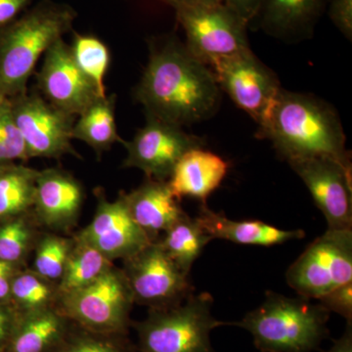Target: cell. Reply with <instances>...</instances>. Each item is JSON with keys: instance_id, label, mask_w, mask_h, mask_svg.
I'll use <instances>...</instances> for the list:
<instances>
[{"instance_id": "cell-1", "label": "cell", "mask_w": 352, "mask_h": 352, "mask_svg": "<svg viewBox=\"0 0 352 352\" xmlns=\"http://www.w3.org/2000/svg\"><path fill=\"white\" fill-rule=\"evenodd\" d=\"M149 52L133 94L146 115L180 127L214 115L221 89L210 67L173 34L150 39Z\"/></svg>"}, {"instance_id": "cell-2", "label": "cell", "mask_w": 352, "mask_h": 352, "mask_svg": "<svg viewBox=\"0 0 352 352\" xmlns=\"http://www.w3.org/2000/svg\"><path fill=\"white\" fill-rule=\"evenodd\" d=\"M258 126L261 138L270 139L288 164L329 157L351 166L339 116L316 97L281 89Z\"/></svg>"}, {"instance_id": "cell-3", "label": "cell", "mask_w": 352, "mask_h": 352, "mask_svg": "<svg viewBox=\"0 0 352 352\" xmlns=\"http://www.w3.org/2000/svg\"><path fill=\"white\" fill-rule=\"evenodd\" d=\"M76 17L69 4L41 0L0 28V96L13 98L28 91L39 59L73 30Z\"/></svg>"}, {"instance_id": "cell-4", "label": "cell", "mask_w": 352, "mask_h": 352, "mask_svg": "<svg viewBox=\"0 0 352 352\" xmlns=\"http://www.w3.org/2000/svg\"><path fill=\"white\" fill-rule=\"evenodd\" d=\"M330 314L320 302L268 291L261 307L229 325L251 333L261 352H312L329 337Z\"/></svg>"}, {"instance_id": "cell-5", "label": "cell", "mask_w": 352, "mask_h": 352, "mask_svg": "<svg viewBox=\"0 0 352 352\" xmlns=\"http://www.w3.org/2000/svg\"><path fill=\"white\" fill-rule=\"evenodd\" d=\"M214 298L208 293L191 295L175 307L149 309L144 320L133 322L136 352H215L210 333L229 322L212 314Z\"/></svg>"}, {"instance_id": "cell-6", "label": "cell", "mask_w": 352, "mask_h": 352, "mask_svg": "<svg viewBox=\"0 0 352 352\" xmlns=\"http://www.w3.org/2000/svg\"><path fill=\"white\" fill-rule=\"evenodd\" d=\"M133 296L122 268L113 266L88 285L61 296L57 307L74 323L102 333H129Z\"/></svg>"}, {"instance_id": "cell-7", "label": "cell", "mask_w": 352, "mask_h": 352, "mask_svg": "<svg viewBox=\"0 0 352 352\" xmlns=\"http://www.w3.org/2000/svg\"><path fill=\"white\" fill-rule=\"evenodd\" d=\"M298 296L319 300L352 282V230L328 229L311 243L286 273Z\"/></svg>"}, {"instance_id": "cell-8", "label": "cell", "mask_w": 352, "mask_h": 352, "mask_svg": "<svg viewBox=\"0 0 352 352\" xmlns=\"http://www.w3.org/2000/svg\"><path fill=\"white\" fill-rule=\"evenodd\" d=\"M122 270L134 303L149 309L175 307L193 295L189 274L176 265L159 241L124 259Z\"/></svg>"}, {"instance_id": "cell-9", "label": "cell", "mask_w": 352, "mask_h": 352, "mask_svg": "<svg viewBox=\"0 0 352 352\" xmlns=\"http://www.w3.org/2000/svg\"><path fill=\"white\" fill-rule=\"evenodd\" d=\"M175 13L186 34L187 50L208 67L221 58L251 50L247 23L223 2L184 7Z\"/></svg>"}, {"instance_id": "cell-10", "label": "cell", "mask_w": 352, "mask_h": 352, "mask_svg": "<svg viewBox=\"0 0 352 352\" xmlns=\"http://www.w3.org/2000/svg\"><path fill=\"white\" fill-rule=\"evenodd\" d=\"M10 99L14 119L27 146L29 156L60 159L71 155L80 159L72 144L76 117L59 110L45 100L38 90Z\"/></svg>"}, {"instance_id": "cell-11", "label": "cell", "mask_w": 352, "mask_h": 352, "mask_svg": "<svg viewBox=\"0 0 352 352\" xmlns=\"http://www.w3.org/2000/svg\"><path fill=\"white\" fill-rule=\"evenodd\" d=\"M122 145L126 150L122 168H138L150 179L168 182L183 155L203 147L204 142L182 127L146 115L145 126Z\"/></svg>"}, {"instance_id": "cell-12", "label": "cell", "mask_w": 352, "mask_h": 352, "mask_svg": "<svg viewBox=\"0 0 352 352\" xmlns=\"http://www.w3.org/2000/svg\"><path fill=\"white\" fill-rule=\"evenodd\" d=\"M210 68L214 72L220 89L261 124L282 89L272 72L259 61L251 50L221 58Z\"/></svg>"}, {"instance_id": "cell-13", "label": "cell", "mask_w": 352, "mask_h": 352, "mask_svg": "<svg viewBox=\"0 0 352 352\" xmlns=\"http://www.w3.org/2000/svg\"><path fill=\"white\" fill-rule=\"evenodd\" d=\"M36 88L51 105L74 117L105 97L78 68L69 44L63 38L58 39L43 55V65L36 74Z\"/></svg>"}, {"instance_id": "cell-14", "label": "cell", "mask_w": 352, "mask_h": 352, "mask_svg": "<svg viewBox=\"0 0 352 352\" xmlns=\"http://www.w3.org/2000/svg\"><path fill=\"white\" fill-rule=\"evenodd\" d=\"M307 185L328 229L352 230L351 166L329 157L289 163Z\"/></svg>"}, {"instance_id": "cell-15", "label": "cell", "mask_w": 352, "mask_h": 352, "mask_svg": "<svg viewBox=\"0 0 352 352\" xmlns=\"http://www.w3.org/2000/svg\"><path fill=\"white\" fill-rule=\"evenodd\" d=\"M96 210L91 222L76 234L110 261L126 259L152 243L127 210L122 193L108 200L102 188L94 190Z\"/></svg>"}, {"instance_id": "cell-16", "label": "cell", "mask_w": 352, "mask_h": 352, "mask_svg": "<svg viewBox=\"0 0 352 352\" xmlns=\"http://www.w3.org/2000/svg\"><path fill=\"white\" fill-rule=\"evenodd\" d=\"M85 201L82 182L60 168L38 170L34 212L41 227L50 232H68L78 222Z\"/></svg>"}, {"instance_id": "cell-17", "label": "cell", "mask_w": 352, "mask_h": 352, "mask_svg": "<svg viewBox=\"0 0 352 352\" xmlns=\"http://www.w3.org/2000/svg\"><path fill=\"white\" fill-rule=\"evenodd\" d=\"M131 219L149 238L157 242L185 214L168 182L147 178L129 193L120 192Z\"/></svg>"}, {"instance_id": "cell-18", "label": "cell", "mask_w": 352, "mask_h": 352, "mask_svg": "<svg viewBox=\"0 0 352 352\" xmlns=\"http://www.w3.org/2000/svg\"><path fill=\"white\" fill-rule=\"evenodd\" d=\"M327 6L328 0H261L251 24L258 23L270 36L294 43L311 36Z\"/></svg>"}, {"instance_id": "cell-19", "label": "cell", "mask_w": 352, "mask_h": 352, "mask_svg": "<svg viewBox=\"0 0 352 352\" xmlns=\"http://www.w3.org/2000/svg\"><path fill=\"white\" fill-rule=\"evenodd\" d=\"M228 168V163L219 155L194 148L176 164L168 183L178 200L189 197L205 205L210 194L223 182Z\"/></svg>"}, {"instance_id": "cell-20", "label": "cell", "mask_w": 352, "mask_h": 352, "mask_svg": "<svg viewBox=\"0 0 352 352\" xmlns=\"http://www.w3.org/2000/svg\"><path fill=\"white\" fill-rule=\"evenodd\" d=\"M195 219L212 239H223L240 245L271 247L300 239L305 235L302 230H282L259 220L236 221L229 219L223 212H215L206 204L201 205Z\"/></svg>"}, {"instance_id": "cell-21", "label": "cell", "mask_w": 352, "mask_h": 352, "mask_svg": "<svg viewBox=\"0 0 352 352\" xmlns=\"http://www.w3.org/2000/svg\"><path fill=\"white\" fill-rule=\"evenodd\" d=\"M72 323L57 307L21 315L4 352H50Z\"/></svg>"}, {"instance_id": "cell-22", "label": "cell", "mask_w": 352, "mask_h": 352, "mask_svg": "<svg viewBox=\"0 0 352 352\" xmlns=\"http://www.w3.org/2000/svg\"><path fill=\"white\" fill-rule=\"evenodd\" d=\"M117 95H106L97 99L78 116L74 124L72 138L89 146L97 156L101 157L116 143L124 144V140L118 133L116 122Z\"/></svg>"}, {"instance_id": "cell-23", "label": "cell", "mask_w": 352, "mask_h": 352, "mask_svg": "<svg viewBox=\"0 0 352 352\" xmlns=\"http://www.w3.org/2000/svg\"><path fill=\"white\" fill-rule=\"evenodd\" d=\"M38 175L20 163L0 166V222L32 212Z\"/></svg>"}, {"instance_id": "cell-24", "label": "cell", "mask_w": 352, "mask_h": 352, "mask_svg": "<svg viewBox=\"0 0 352 352\" xmlns=\"http://www.w3.org/2000/svg\"><path fill=\"white\" fill-rule=\"evenodd\" d=\"M75 244L69 254L63 276L58 283L60 298L94 283L113 266V261L98 250L74 236Z\"/></svg>"}, {"instance_id": "cell-25", "label": "cell", "mask_w": 352, "mask_h": 352, "mask_svg": "<svg viewBox=\"0 0 352 352\" xmlns=\"http://www.w3.org/2000/svg\"><path fill=\"white\" fill-rule=\"evenodd\" d=\"M212 240L196 219H191L185 212L163 234L159 242L176 265L190 274L196 259Z\"/></svg>"}, {"instance_id": "cell-26", "label": "cell", "mask_w": 352, "mask_h": 352, "mask_svg": "<svg viewBox=\"0 0 352 352\" xmlns=\"http://www.w3.org/2000/svg\"><path fill=\"white\" fill-rule=\"evenodd\" d=\"M59 300L58 284L32 270H18L13 278L9 305L19 316L57 307Z\"/></svg>"}, {"instance_id": "cell-27", "label": "cell", "mask_w": 352, "mask_h": 352, "mask_svg": "<svg viewBox=\"0 0 352 352\" xmlns=\"http://www.w3.org/2000/svg\"><path fill=\"white\" fill-rule=\"evenodd\" d=\"M38 227L34 212L0 222V259L19 266L34 251Z\"/></svg>"}, {"instance_id": "cell-28", "label": "cell", "mask_w": 352, "mask_h": 352, "mask_svg": "<svg viewBox=\"0 0 352 352\" xmlns=\"http://www.w3.org/2000/svg\"><path fill=\"white\" fill-rule=\"evenodd\" d=\"M69 48L80 71L94 83L102 96H106L105 78L111 65L107 44L92 34L74 32Z\"/></svg>"}, {"instance_id": "cell-29", "label": "cell", "mask_w": 352, "mask_h": 352, "mask_svg": "<svg viewBox=\"0 0 352 352\" xmlns=\"http://www.w3.org/2000/svg\"><path fill=\"white\" fill-rule=\"evenodd\" d=\"M50 352H136L129 333H102L72 323Z\"/></svg>"}, {"instance_id": "cell-30", "label": "cell", "mask_w": 352, "mask_h": 352, "mask_svg": "<svg viewBox=\"0 0 352 352\" xmlns=\"http://www.w3.org/2000/svg\"><path fill=\"white\" fill-rule=\"evenodd\" d=\"M74 244V237H65L55 232L41 233L34 248L32 270L41 277L59 283Z\"/></svg>"}, {"instance_id": "cell-31", "label": "cell", "mask_w": 352, "mask_h": 352, "mask_svg": "<svg viewBox=\"0 0 352 352\" xmlns=\"http://www.w3.org/2000/svg\"><path fill=\"white\" fill-rule=\"evenodd\" d=\"M31 159L14 119L10 99L0 96V166L25 163Z\"/></svg>"}, {"instance_id": "cell-32", "label": "cell", "mask_w": 352, "mask_h": 352, "mask_svg": "<svg viewBox=\"0 0 352 352\" xmlns=\"http://www.w3.org/2000/svg\"><path fill=\"white\" fill-rule=\"evenodd\" d=\"M318 300L331 314H339L346 322H352V282L338 287Z\"/></svg>"}, {"instance_id": "cell-33", "label": "cell", "mask_w": 352, "mask_h": 352, "mask_svg": "<svg viewBox=\"0 0 352 352\" xmlns=\"http://www.w3.org/2000/svg\"><path fill=\"white\" fill-rule=\"evenodd\" d=\"M328 13L333 25L347 39L352 38V0H328Z\"/></svg>"}, {"instance_id": "cell-34", "label": "cell", "mask_w": 352, "mask_h": 352, "mask_svg": "<svg viewBox=\"0 0 352 352\" xmlns=\"http://www.w3.org/2000/svg\"><path fill=\"white\" fill-rule=\"evenodd\" d=\"M19 315L9 303L0 302V351L6 349Z\"/></svg>"}, {"instance_id": "cell-35", "label": "cell", "mask_w": 352, "mask_h": 352, "mask_svg": "<svg viewBox=\"0 0 352 352\" xmlns=\"http://www.w3.org/2000/svg\"><path fill=\"white\" fill-rule=\"evenodd\" d=\"M32 2V0H0V28L19 17Z\"/></svg>"}, {"instance_id": "cell-36", "label": "cell", "mask_w": 352, "mask_h": 352, "mask_svg": "<svg viewBox=\"0 0 352 352\" xmlns=\"http://www.w3.org/2000/svg\"><path fill=\"white\" fill-rule=\"evenodd\" d=\"M223 3L249 25L258 12L261 0H223Z\"/></svg>"}, {"instance_id": "cell-37", "label": "cell", "mask_w": 352, "mask_h": 352, "mask_svg": "<svg viewBox=\"0 0 352 352\" xmlns=\"http://www.w3.org/2000/svg\"><path fill=\"white\" fill-rule=\"evenodd\" d=\"M17 271V265L0 259V302L9 303L11 285Z\"/></svg>"}, {"instance_id": "cell-38", "label": "cell", "mask_w": 352, "mask_h": 352, "mask_svg": "<svg viewBox=\"0 0 352 352\" xmlns=\"http://www.w3.org/2000/svg\"><path fill=\"white\" fill-rule=\"evenodd\" d=\"M326 352H352V322H346V330L342 337L335 340Z\"/></svg>"}, {"instance_id": "cell-39", "label": "cell", "mask_w": 352, "mask_h": 352, "mask_svg": "<svg viewBox=\"0 0 352 352\" xmlns=\"http://www.w3.org/2000/svg\"><path fill=\"white\" fill-rule=\"evenodd\" d=\"M161 1L176 10L184 7L214 6V4L222 3L223 0H161Z\"/></svg>"}, {"instance_id": "cell-40", "label": "cell", "mask_w": 352, "mask_h": 352, "mask_svg": "<svg viewBox=\"0 0 352 352\" xmlns=\"http://www.w3.org/2000/svg\"><path fill=\"white\" fill-rule=\"evenodd\" d=\"M0 352H4V349H2V351H0Z\"/></svg>"}]
</instances>
